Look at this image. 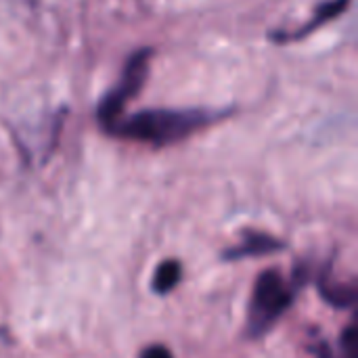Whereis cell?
Instances as JSON below:
<instances>
[{"label":"cell","mask_w":358,"mask_h":358,"mask_svg":"<svg viewBox=\"0 0 358 358\" xmlns=\"http://www.w3.org/2000/svg\"><path fill=\"white\" fill-rule=\"evenodd\" d=\"M294 300V292L289 283L281 277L279 271H264L254 285L250 313H248V327L252 336L264 334L275 321L289 308Z\"/></svg>","instance_id":"7a4b0ae2"},{"label":"cell","mask_w":358,"mask_h":358,"mask_svg":"<svg viewBox=\"0 0 358 358\" xmlns=\"http://www.w3.org/2000/svg\"><path fill=\"white\" fill-rule=\"evenodd\" d=\"M151 57H153L151 48L136 50L128 59L117 86L103 96V101H101V105L96 109V120H99V124H101V128L105 132H109L124 117L126 105L143 90V84H145L147 73H149Z\"/></svg>","instance_id":"3957f363"},{"label":"cell","mask_w":358,"mask_h":358,"mask_svg":"<svg viewBox=\"0 0 358 358\" xmlns=\"http://www.w3.org/2000/svg\"><path fill=\"white\" fill-rule=\"evenodd\" d=\"M141 358H172V355H170V350L164 348V346H149V348L143 350Z\"/></svg>","instance_id":"ba28073f"},{"label":"cell","mask_w":358,"mask_h":358,"mask_svg":"<svg viewBox=\"0 0 358 358\" xmlns=\"http://www.w3.org/2000/svg\"><path fill=\"white\" fill-rule=\"evenodd\" d=\"M348 4H350V0H334V2L323 4V6L317 10V15H315V19H313V21H308L304 27H300L294 36H283V38H279L277 42H292V40H300V38L308 36L310 31L319 29L323 23H327V21H331L334 17H338V15H340Z\"/></svg>","instance_id":"5b68a950"},{"label":"cell","mask_w":358,"mask_h":358,"mask_svg":"<svg viewBox=\"0 0 358 358\" xmlns=\"http://www.w3.org/2000/svg\"><path fill=\"white\" fill-rule=\"evenodd\" d=\"M321 292H323L325 300H329L334 306H340V308L352 306L355 300H357L355 287H346V285H327V283H323Z\"/></svg>","instance_id":"52a82bcc"},{"label":"cell","mask_w":358,"mask_h":358,"mask_svg":"<svg viewBox=\"0 0 358 358\" xmlns=\"http://www.w3.org/2000/svg\"><path fill=\"white\" fill-rule=\"evenodd\" d=\"M283 243L277 241L275 237L271 235H264V233H248L245 235V241L227 254V258H241V256H260V254H271L275 250H281Z\"/></svg>","instance_id":"277c9868"},{"label":"cell","mask_w":358,"mask_h":358,"mask_svg":"<svg viewBox=\"0 0 358 358\" xmlns=\"http://www.w3.org/2000/svg\"><path fill=\"white\" fill-rule=\"evenodd\" d=\"M222 115L224 111L212 109H147L130 117H122L109 134L149 143L153 147H168L222 120Z\"/></svg>","instance_id":"6da1fadb"},{"label":"cell","mask_w":358,"mask_h":358,"mask_svg":"<svg viewBox=\"0 0 358 358\" xmlns=\"http://www.w3.org/2000/svg\"><path fill=\"white\" fill-rule=\"evenodd\" d=\"M180 275H182V268L176 260H168L164 262L157 273H155V279H153V289L157 294H168L170 289H174L180 281Z\"/></svg>","instance_id":"8992f818"}]
</instances>
